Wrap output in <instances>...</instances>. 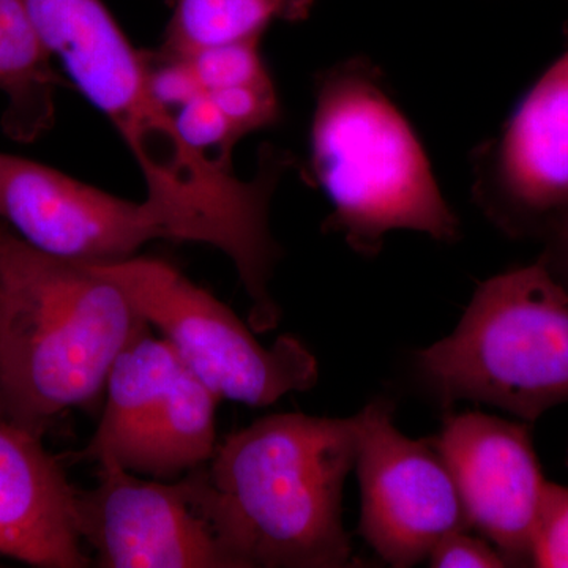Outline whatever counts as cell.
Listing matches in <instances>:
<instances>
[{"label":"cell","mask_w":568,"mask_h":568,"mask_svg":"<svg viewBox=\"0 0 568 568\" xmlns=\"http://www.w3.org/2000/svg\"><path fill=\"white\" fill-rule=\"evenodd\" d=\"M44 51L118 132L144 179L145 200L170 216L179 241L230 257L250 302H272L280 246L268 224L287 156L267 148L252 179L194 151L151 85L152 55L134 48L103 0H21Z\"/></svg>","instance_id":"1"},{"label":"cell","mask_w":568,"mask_h":568,"mask_svg":"<svg viewBox=\"0 0 568 568\" xmlns=\"http://www.w3.org/2000/svg\"><path fill=\"white\" fill-rule=\"evenodd\" d=\"M357 417L271 414L230 435L204 466L237 568L353 562L343 489L357 463Z\"/></svg>","instance_id":"2"},{"label":"cell","mask_w":568,"mask_h":568,"mask_svg":"<svg viewBox=\"0 0 568 568\" xmlns=\"http://www.w3.org/2000/svg\"><path fill=\"white\" fill-rule=\"evenodd\" d=\"M91 264L51 256L0 226V414L43 435L104 394L119 355L148 331Z\"/></svg>","instance_id":"3"},{"label":"cell","mask_w":568,"mask_h":568,"mask_svg":"<svg viewBox=\"0 0 568 568\" xmlns=\"http://www.w3.org/2000/svg\"><path fill=\"white\" fill-rule=\"evenodd\" d=\"M310 168L334 207L325 230L362 256H377L392 231L459 237L424 145L368 59H347L317 78Z\"/></svg>","instance_id":"4"},{"label":"cell","mask_w":568,"mask_h":568,"mask_svg":"<svg viewBox=\"0 0 568 568\" xmlns=\"http://www.w3.org/2000/svg\"><path fill=\"white\" fill-rule=\"evenodd\" d=\"M440 405L500 407L532 424L568 402V291L541 257L481 283L454 334L418 351Z\"/></svg>","instance_id":"5"},{"label":"cell","mask_w":568,"mask_h":568,"mask_svg":"<svg viewBox=\"0 0 568 568\" xmlns=\"http://www.w3.org/2000/svg\"><path fill=\"white\" fill-rule=\"evenodd\" d=\"M91 265L121 287L220 399L263 407L316 386L317 361L301 339L283 335L272 346L261 345L230 306L173 264L132 256Z\"/></svg>","instance_id":"6"},{"label":"cell","mask_w":568,"mask_h":568,"mask_svg":"<svg viewBox=\"0 0 568 568\" xmlns=\"http://www.w3.org/2000/svg\"><path fill=\"white\" fill-rule=\"evenodd\" d=\"M89 491H78L82 544L103 568H237L215 514L204 466L178 481L156 480L106 463Z\"/></svg>","instance_id":"7"},{"label":"cell","mask_w":568,"mask_h":568,"mask_svg":"<svg viewBox=\"0 0 568 568\" xmlns=\"http://www.w3.org/2000/svg\"><path fill=\"white\" fill-rule=\"evenodd\" d=\"M358 534L392 567L428 558L448 532L469 528L454 477L432 439L396 429L394 403L377 398L357 414Z\"/></svg>","instance_id":"8"},{"label":"cell","mask_w":568,"mask_h":568,"mask_svg":"<svg viewBox=\"0 0 568 568\" xmlns=\"http://www.w3.org/2000/svg\"><path fill=\"white\" fill-rule=\"evenodd\" d=\"M0 219L26 244L82 264L136 256L153 241H179L151 201L123 200L22 156L0 152Z\"/></svg>","instance_id":"9"},{"label":"cell","mask_w":568,"mask_h":568,"mask_svg":"<svg viewBox=\"0 0 568 568\" xmlns=\"http://www.w3.org/2000/svg\"><path fill=\"white\" fill-rule=\"evenodd\" d=\"M473 196L508 235H544L568 212V50L474 155Z\"/></svg>","instance_id":"10"},{"label":"cell","mask_w":568,"mask_h":568,"mask_svg":"<svg viewBox=\"0 0 568 568\" xmlns=\"http://www.w3.org/2000/svg\"><path fill=\"white\" fill-rule=\"evenodd\" d=\"M435 439L469 528L491 541L507 566L530 562V540L547 480L529 426L481 413L448 414Z\"/></svg>","instance_id":"11"},{"label":"cell","mask_w":568,"mask_h":568,"mask_svg":"<svg viewBox=\"0 0 568 568\" xmlns=\"http://www.w3.org/2000/svg\"><path fill=\"white\" fill-rule=\"evenodd\" d=\"M0 556L40 568H85L78 491L41 436L0 418Z\"/></svg>","instance_id":"12"},{"label":"cell","mask_w":568,"mask_h":568,"mask_svg":"<svg viewBox=\"0 0 568 568\" xmlns=\"http://www.w3.org/2000/svg\"><path fill=\"white\" fill-rule=\"evenodd\" d=\"M181 365L173 346L149 328L130 343L108 376L102 417L84 457L129 470Z\"/></svg>","instance_id":"13"},{"label":"cell","mask_w":568,"mask_h":568,"mask_svg":"<svg viewBox=\"0 0 568 568\" xmlns=\"http://www.w3.org/2000/svg\"><path fill=\"white\" fill-rule=\"evenodd\" d=\"M61 77L29 20L21 0H0V93L3 130L33 141L51 129Z\"/></svg>","instance_id":"14"},{"label":"cell","mask_w":568,"mask_h":568,"mask_svg":"<svg viewBox=\"0 0 568 568\" xmlns=\"http://www.w3.org/2000/svg\"><path fill=\"white\" fill-rule=\"evenodd\" d=\"M294 0H178L160 54L189 58L215 44L263 37Z\"/></svg>","instance_id":"15"},{"label":"cell","mask_w":568,"mask_h":568,"mask_svg":"<svg viewBox=\"0 0 568 568\" xmlns=\"http://www.w3.org/2000/svg\"><path fill=\"white\" fill-rule=\"evenodd\" d=\"M261 39L263 37H253L215 44L183 59L192 65L204 92L272 80L261 54Z\"/></svg>","instance_id":"16"},{"label":"cell","mask_w":568,"mask_h":568,"mask_svg":"<svg viewBox=\"0 0 568 568\" xmlns=\"http://www.w3.org/2000/svg\"><path fill=\"white\" fill-rule=\"evenodd\" d=\"M174 118L183 141L190 148L209 156L213 162L231 166V153L242 136L207 93H200L183 104L174 112Z\"/></svg>","instance_id":"17"},{"label":"cell","mask_w":568,"mask_h":568,"mask_svg":"<svg viewBox=\"0 0 568 568\" xmlns=\"http://www.w3.org/2000/svg\"><path fill=\"white\" fill-rule=\"evenodd\" d=\"M530 564L568 568V488L547 481L530 540Z\"/></svg>","instance_id":"18"},{"label":"cell","mask_w":568,"mask_h":568,"mask_svg":"<svg viewBox=\"0 0 568 568\" xmlns=\"http://www.w3.org/2000/svg\"><path fill=\"white\" fill-rule=\"evenodd\" d=\"M205 93L242 138L267 129L280 119L282 106L272 80Z\"/></svg>","instance_id":"19"},{"label":"cell","mask_w":568,"mask_h":568,"mask_svg":"<svg viewBox=\"0 0 568 568\" xmlns=\"http://www.w3.org/2000/svg\"><path fill=\"white\" fill-rule=\"evenodd\" d=\"M466 530H454L440 538L426 558L429 560V566L436 568L507 567L499 551L485 538L469 536Z\"/></svg>","instance_id":"20"},{"label":"cell","mask_w":568,"mask_h":568,"mask_svg":"<svg viewBox=\"0 0 568 568\" xmlns=\"http://www.w3.org/2000/svg\"><path fill=\"white\" fill-rule=\"evenodd\" d=\"M151 85L156 99L173 112L204 92L186 59L163 54L152 58Z\"/></svg>","instance_id":"21"},{"label":"cell","mask_w":568,"mask_h":568,"mask_svg":"<svg viewBox=\"0 0 568 568\" xmlns=\"http://www.w3.org/2000/svg\"><path fill=\"white\" fill-rule=\"evenodd\" d=\"M547 241V254L544 260L547 261L552 271L562 268L568 272V212L560 216L558 222L548 227L547 233L541 235Z\"/></svg>","instance_id":"22"},{"label":"cell","mask_w":568,"mask_h":568,"mask_svg":"<svg viewBox=\"0 0 568 568\" xmlns=\"http://www.w3.org/2000/svg\"><path fill=\"white\" fill-rule=\"evenodd\" d=\"M567 467H568V448H567Z\"/></svg>","instance_id":"23"}]
</instances>
